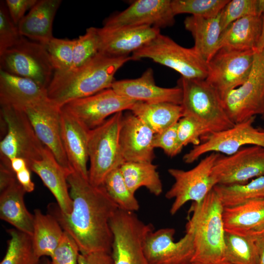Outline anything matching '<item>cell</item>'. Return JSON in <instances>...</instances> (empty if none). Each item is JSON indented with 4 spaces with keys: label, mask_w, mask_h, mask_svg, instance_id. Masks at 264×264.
<instances>
[{
    "label": "cell",
    "mask_w": 264,
    "mask_h": 264,
    "mask_svg": "<svg viewBox=\"0 0 264 264\" xmlns=\"http://www.w3.org/2000/svg\"><path fill=\"white\" fill-rule=\"evenodd\" d=\"M212 174L218 184L223 185L244 184L264 176V147L249 145L230 155L220 154L215 162Z\"/></svg>",
    "instance_id": "15"
},
{
    "label": "cell",
    "mask_w": 264,
    "mask_h": 264,
    "mask_svg": "<svg viewBox=\"0 0 264 264\" xmlns=\"http://www.w3.org/2000/svg\"><path fill=\"white\" fill-rule=\"evenodd\" d=\"M40 264H52L51 261L47 258H43L41 259Z\"/></svg>",
    "instance_id": "53"
},
{
    "label": "cell",
    "mask_w": 264,
    "mask_h": 264,
    "mask_svg": "<svg viewBox=\"0 0 264 264\" xmlns=\"http://www.w3.org/2000/svg\"><path fill=\"white\" fill-rule=\"evenodd\" d=\"M79 248L72 237L64 232L62 239L51 257L52 264H77Z\"/></svg>",
    "instance_id": "43"
},
{
    "label": "cell",
    "mask_w": 264,
    "mask_h": 264,
    "mask_svg": "<svg viewBox=\"0 0 264 264\" xmlns=\"http://www.w3.org/2000/svg\"><path fill=\"white\" fill-rule=\"evenodd\" d=\"M220 154L210 153L189 170L168 169L169 174L175 180L165 194L167 199H174L170 210L172 215L176 214L189 201L200 203L218 184L212 174V169Z\"/></svg>",
    "instance_id": "10"
},
{
    "label": "cell",
    "mask_w": 264,
    "mask_h": 264,
    "mask_svg": "<svg viewBox=\"0 0 264 264\" xmlns=\"http://www.w3.org/2000/svg\"><path fill=\"white\" fill-rule=\"evenodd\" d=\"M22 37L10 16L5 0H0V53L17 44Z\"/></svg>",
    "instance_id": "42"
},
{
    "label": "cell",
    "mask_w": 264,
    "mask_h": 264,
    "mask_svg": "<svg viewBox=\"0 0 264 264\" xmlns=\"http://www.w3.org/2000/svg\"><path fill=\"white\" fill-rule=\"evenodd\" d=\"M72 200L70 213L65 214L51 204L50 214L77 244L81 253L104 251L111 253L113 234L110 220L119 207L102 186H95L72 169L67 176Z\"/></svg>",
    "instance_id": "1"
},
{
    "label": "cell",
    "mask_w": 264,
    "mask_h": 264,
    "mask_svg": "<svg viewBox=\"0 0 264 264\" xmlns=\"http://www.w3.org/2000/svg\"><path fill=\"white\" fill-rule=\"evenodd\" d=\"M255 51L221 47L207 63L205 80L217 90L221 99L247 80L252 69Z\"/></svg>",
    "instance_id": "12"
},
{
    "label": "cell",
    "mask_w": 264,
    "mask_h": 264,
    "mask_svg": "<svg viewBox=\"0 0 264 264\" xmlns=\"http://www.w3.org/2000/svg\"><path fill=\"white\" fill-rule=\"evenodd\" d=\"M0 70L30 79L46 89L55 71L44 45L24 37L0 53Z\"/></svg>",
    "instance_id": "8"
},
{
    "label": "cell",
    "mask_w": 264,
    "mask_h": 264,
    "mask_svg": "<svg viewBox=\"0 0 264 264\" xmlns=\"http://www.w3.org/2000/svg\"><path fill=\"white\" fill-rule=\"evenodd\" d=\"M33 216L32 239L35 252L40 258L44 256L51 258L65 231L51 214L45 215L39 209H36Z\"/></svg>",
    "instance_id": "31"
},
{
    "label": "cell",
    "mask_w": 264,
    "mask_h": 264,
    "mask_svg": "<svg viewBox=\"0 0 264 264\" xmlns=\"http://www.w3.org/2000/svg\"><path fill=\"white\" fill-rule=\"evenodd\" d=\"M175 234L172 228L148 233L143 250L149 264H191L194 254L192 231L186 227L185 235L176 242Z\"/></svg>",
    "instance_id": "17"
},
{
    "label": "cell",
    "mask_w": 264,
    "mask_h": 264,
    "mask_svg": "<svg viewBox=\"0 0 264 264\" xmlns=\"http://www.w3.org/2000/svg\"><path fill=\"white\" fill-rule=\"evenodd\" d=\"M194 40L193 47L208 63L219 49L222 30L220 14L213 18L190 16L184 21Z\"/></svg>",
    "instance_id": "28"
},
{
    "label": "cell",
    "mask_w": 264,
    "mask_h": 264,
    "mask_svg": "<svg viewBox=\"0 0 264 264\" xmlns=\"http://www.w3.org/2000/svg\"><path fill=\"white\" fill-rule=\"evenodd\" d=\"M77 264H113L110 253L95 251L88 253H80Z\"/></svg>",
    "instance_id": "46"
},
{
    "label": "cell",
    "mask_w": 264,
    "mask_h": 264,
    "mask_svg": "<svg viewBox=\"0 0 264 264\" xmlns=\"http://www.w3.org/2000/svg\"><path fill=\"white\" fill-rule=\"evenodd\" d=\"M99 53L127 56L156 37L160 29L148 25L97 28Z\"/></svg>",
    "instance_id": "19"
},
{
    "label": "cell",
    "mask_w": 264,
    "mask_h": 264,
    "mask_svg": "<svg viewBox=\"0 0 264 264\" xmlns=\"http://www.w3.org/2000/svg\"><path fill=\"white\" fill-rule=\"evenodd\" d=\"M111 88L119 94L135 101L148 103L167 102L181 105V89L163 88L157 86L151 68L135 79L114 81Z\"/></svg>",
    "instance_id": "21"
},
{
    "label": "cell",
    "mask_w": 264,
    "mask_h": 264,
    "mask_svg": "<svg viewBox=\"0 0 264 264\" xmlns=\"http://www.w3.org/2000/svg\"><path fill=\"white\" fill-rule=\"evenodd\" d=\"M262 118L264 120V114L262 115Z\"/></svg>",
    "instance_id": "55"
},
{
    "label": "cell",
    "mask_w": 264,
    "mask_h": 264,
    "mask_svg": "<svg viewBox=\"0 0 264 264\" xmlns=\"http://www.w3.org/2000/svg\"><path fill=\"white\" fill-rule=\"evenodd\" d=\"M131 57L133 61L150 59L186 78L205 79L207 75V62L193 47H183L161 33L133 52Z\"/></svg>",
    "instance_id": "7"
},
{
    "label": "cell",
    "mask_w": 264,
    "mask_h": 264,
    "mask_svg": "<svg viewBox=\"0 0 264 264\" xmlns=\"http://www.w3.org/2000/svg\"><path fill=\"white\" fill-rule=\"evenodd\" d=\"M224 207L213 189L199 204L194 202L186 227L193 234L194 254L191 264H219L225 260Z\"/></svg>",
    "instance_id": "3"
},
{
    "label": "cell",
    "mask_w": 264,
    "mask_h": 264,
    "mask_svg": "<svg viewBox=\"0 0 264 264\" xmlns=\"http://www.w3.org/2000/svg\"><path fill=\"white\" fill-rule=\"evenodd\" d=\"M155 133H160L183 116L180 105L167 102L148 103L137 101L131 110Z\"/></svg>",
    "instance_id": "30"
},
{
    "label": "cell",
    "mask_w": 264,
    "mask_h": 264,
    "mask_svg": "<svg viewBox=\"0 0 264 264\" xmlns=\"http://www.w3.org/2000/svg\"><path fill=\"white\" fill-rule=\"evenodd\" d=\"M219 264H231V263H229V262H228L227 261H223V262H221V263H220Z\"/></svg>",
    "instance_id": "54"
},
{
    "label": "cell",
    "mask_w": 264,
    "mask_h": 264,
    "mask_svg": "<svg viewBox=\"0 0 264 264\" xmlns=\"http://www.w3.org/2000/svg\"><path fill=\"white\" fill-rule=\"evenodd\" d=\"M252 15L259 16L258 0H229L220 13L222 31L235 21Z\"/></svg>",
    "instance_id": "40"
},
{
    "label": "cell",
    "mask_w": 264,
    "mask_h": 264,
    "mask_svg": "<svg viewBox=\"0 0 264 264\" xmlns=\"http://www.w3.org/2000/svg\"><path fill=\"white\" fill-rule=\"evenodd\" d=\"M131 56L115 57L102 53L82 65L54 71L47 88V97L61 107L72 100L88 97L111 88L114 76Z\"/></svg>",
    "instance_id": "2"
},
{
    "label": "cell",
    "mask_w": 264,
    "mask_h": 264,
    "mask_svg": "<svg viewBox=\"0 0 264 264\" xmlns=\"http://www.w3.org/2000/svg\"><path fill=\"white\" fill-rule=\"evenodd\" d=\"M1 125L6 133L0 142V162L10 167L15 157L26 160L29 168L32 161L42 157L45 146L37 136L24 110L0 106Z\"/></svg>",
    "instance_id": "6"
},
{
    "label": "cell",
    "mask_w": 264,
    "mask_h": 264,
    "mask_svg": "<svg viewBox=\"0 0 264 264\" xmlns=\"http://www.w3.org/2000/svg\"><path fill=\"white\" fill-rule=\"evenodd\" d=\"M255 117L235 124L226 130L206 135L202 143L194 146L184 155V162L192 163L202 155L211 153L230 155L246 146L264 147V130L253 126Z\"/></svg>",
    "instance_id": "13"
},
{
    "label": "cell",
    "mask_w": 264,
    "mask_h": 264,
    "mask_svg": "<svg viewBox=\"0 0 264 264\" xmlns=\"http://www.w3.org/2000/svg\"><path fill=\"white\" fill-rule=\"evenodd\" d=\"M123 113L119 112L112 115L89 131L88 179L95 186H101L106 176L125 162L119 141Z\"/></svg>",
    "instance_id": "5"
},
{
    "label": "cell",
    "mask_w": 264,
    "mask_h": 264,
    "mask_svg": "<svg viewBox=\"0 0 264 264\" xmlns=\"http://www.w3.org/2000/svg\"><path fill=\"white\" fill-rule=\"evenodd\" d=\"M97 27H90L86 33L74 39L73 65L71 68L85 64L99 53Z\"/></svg>",
    "instance_id": "39"
},
{
    "label": "cell",
    "mask_w": 264,
    "mask_h": 264,
    "mask_svg": "<svg viewBox=\"0 0 264 264\" xmlns=\"http://www.w3.org/2000/svg\"><path fill=\"white\" fill-rule=\"evenodd\" d=\"M46 97V89L33 80L0 70V106L23 110Z\"/></svg>",
    "instance_id": "24"
},
{
    "label": "cell",
    "mask_w": 264,
    "mask_h": 264,
    "mask_svg": "<svg viewBox=\"0 0 264 264\" xmlns=\"http://www.w3.org/2000/svg\"><path fill=\"white\" fill-rule=\"evenodd\" d=\"M30 171L29 168H26L16 174L18 182L24 189L26 193L32 192L35 188L34 183L31 180Z\"/></svg>",
    "instance_id": "48"
},
{
    "label": "cell",
    "mask_w": 264,
    "mask_h": 264,
    "mask_svg": "<svg viewBox=\"0 0 264 264\" xmlns=\"http://www.w3.org/2000/svg\"><path fill=\"white\" fill-rule=\"evenodd\" d=\"M29 169L40 177L54 196L61 212L65 214L70 213L72 200L68 191L67 176L71 171L63 168L46 147L42 157L32 161Z\"/></svg>",
    "instance_id": "23"
},
{
    "label": "cell",
    "mask_w": 264,
    "mask_h": 264,
    "mask_svg": "<svg viewBox=\"0 0 264 264\" xmlns=\"http://www.w3.org/2000/svg\"><path fill=\"white\" fill-rule=\"evenodd\" d=\"M225 260L232 264H259L256 244L249 235L225 232Z\"/></svg>",
    "instance_id": "35"
},
{
    "label": "cell",
    "mask_w": 264,
    "mask_h": 264,
    "mask_svg": "<svg viewBox=\"0 0 264 264\" xmlns=\"http://www.w3.org/2000/svg\"><path fill=\"white\" fill-rule=\"evenodd\" d=\"M223 107L235 124L264 114V49L256 50L245 82L222 99Z\"/></svg>",
    "instance_id": "11"
},
{
    "label": "cell",
    "mask_w": 264,
    "mask_h": 264,
    "mask_svg": "<svg viewBox=\"0 0 264 264\" xmlns=\"http://www.w3.org/2000/svg\"><path fill=\"white\" fill-rule=\"evenodd\" d=\"M156 165L150 162L126 161L119 167L125 182L132 193L135 194L144 187L153 195L158 196L163 186Z\"/></svg>",
    "instance_id": "32"
},
{
    "label": "cell",
    "mask_w": 264,
    "mask_h": 264,
    "mask_svg": "<svg viewBox=\"0 0 264 264\" xmlns=\"http://www.w3.org/2000/svg\"><path fill=\"white\" fill-rule=\"evenodd\" d=\"M23 110L41 142L63 168L71 171L62 139L61 107L46 97Z\"/></svg>",
    "instance_id": "16"
},
{
    "label": "cell",
    "mask_w": 264,
    "mask_h": 264,
    "mask_svg": "<svg viewBox=\"0 0 264 264\" xmlns=\"http://www.w3.org/2000/svg\"><path fill=\"white\" fill-rule=\"evenodd\" d=\"M170 0H137L126 9L106 18L105 27L148 25L160 28L175 22Z\"/></svg>",
    "instance_id": "18"
},
{
    "label": "cell",
    "mask_w": 264,
    "mask_h": 264,
    "mask_svg": "<svg viewBox=\"0 0 264 264\" xmlns=\"http://www.w3.org/2000/svg\"><path fill=\"white\" fill-rule=\"evenodd\" d=\"M136 102L119 94L111 88L88 97L72 100L61 108L91 130L116 113L130 111Z\"/></svg>",
    "instance_id": "14"
},
{
    "label": "cell",
    "mask_w": 264,
    "mask_h": 264,
    "mask_svg": "<svg viewBox=\"0 0 264 264\" xmlns=\"http://www.w3.org/2000/svg\"><path fill=\"white\" fill-rule=\"evenodd\" d=\"M7 232L10 239L0 264H40L41 258L35 252L32 236L16 228Z\"/></svg>",
    "instance_id": "34"
},
{
    "label": "cell",
    "mask_w": 264,
    "mask_h": 264,
    "mask_svg": "<svg viewBox=\"0 0 264 264\" xmlns=\"http://www.w3.org/2000/svg\"><path fill=\"white\" fill-rule=\"evenodd\" d=\"M264 27V17L248 16L232 22L222 31L219 49L256 50Z\"/></svg>",
    "instance_id": "27"
},
{
    "label": "cell",
    "mask_w": 264,
    "mask_h": 264,
    "mask_svg": "<svg viewBox=\"0 0 264 264\" xmlns=\"http://www.w3.org/2000/svg\"><path fill=\"white\" fill-rule=\"evenodd\" d=\"M10 164L12 170L15 174L26 168H29L26 160L21 157L12 158L10 161Z\"/></svg>",
    "instance_id": "50"
},
{
    "label": "cell",
    "mask_w": 264,
    "mask_h": 264,
    "mask_svg": "<svg viewBox=\"0 0 264 264\" xmlns=\"http://www.w3.org/2000/svg\"><path fill=\"white\" fill-rule=\"evenodd\" d=\"M25 193L17 180L0 192V218L16 229L32 236L34 216L25 206L24 201Z\"/></svg>",
    "instance_id": "29"
},
{
    "label": "cell",
    "mask_w": 264,
    "mask_h": 264,
    "mask_svg": "<svg viewBox=\"0 0 264 264\" xmlns=\"http://www.w3.org/2000/svg\"><path fill=\"white\" fill-rule=\"evenodd\" d=\"M177 123L160 133L155 134L154 137L153 144L154 148L161 149L170 157L176 156L183 148L178 138Z\"/></svg>",
    "instance_id": "44"
},
{
    "label": "cell",
    "mask_w": 264,
    "mask_h": 264,
    "mask_svg": "<svg viewBox=\"0 0 264 264\" xmlns=\"http://www.w3.org/2000/svg\"><path fill=\"white\" fill-rule=\"evenodd\" d=\"M263 49H264V27L260 41L259 42L256 50H260Z\"/></svg>",
    "instance_id": "52"
},
{
    "label": "cell",
    "mask_w": 264,
    "mask_h": 264,
    "mask_svg": "<svg viewBox=\"0 0 264 264\" xmlns=\"http://www.w3.org/2000/svg\"><path fill=\"white\" fill-rule=\"evenodd\" d=\"M259 15L264 17V0H258Z\"/></svg>",
    "instance_id": "51"
},
{
    "label": "cell",
    "mask_w": 264,
    "mask_h": 264,
    "mask_svg": "<svg viewBox=\"0 0 264 264\" xmlns=\"http://www.w3.org/2000/svg\"><path fill=\"white\" fill-rule=\"evenodd\" d=\"M229 0H173L175 15L188 13L191 16L213 18L219 15Z\"/></svg>",
    "instance_id": "37"
},
{
    "label": "cell",
    "mask_w": 264,
    "mask_h": 264,
    "mask_svg": "<svg viewBox=\"0 0 264 264\" xmlns=\"http://www.w3.org/2000/svg\"><path fill=\"white\" fill-rule=\"evenodd\" d=\"M16 176L10 166L0 163V191L2 192L17 181Z\"/></svg>",
    "instance_id": "47"
},
{
    "label": "cell",
    "mask_w": 264,
    "mask_h": 264,
    "mask_svg": "<svg viewBox=\"0 0 264 264\" xmlns=\"http://www.w3.org/2000/svg\"><path fill=\"white\" fill-rule=\"evenodd\" d=\"M253 239L259 256V264H264V227L249 234Z\"/></svg>",
    "instance_id": "49"
},
{
    "label": "cell",
    "mask_w": 264,
    "mask_h": 264,
    "mask_svg": "<svg viewBox=\"0 0 264 264\" xmlns=\"http://www.w3.org/2000/svg\"><path fill=\"white\" fill-rule=\"evenodd\" d=\"M74 39L53 37L44 45L55 71L70 69L73 65Z\"/></svg>",
    "instance_id": "38"
},
{
    "label": "cell",
    "mask_w": 264,
    "mask_h": 264,
    "mask_svg": "<svg viewBox=\"0 0 264 264\" xmlns=\"http://www.w3.org/2000/svg\"><path fill=\"white\" fill-rule=\"evenodd\" d=\"M177 133L181 146L192 144L196 146L201 143V139L208 134L205 128L195 118L183 116L177 123Z\"/></svg>",
    "instance_id": "41"
},
{
    "label": "cell",
    "mask_w": 264,
    "mask_h": 264,
    "mask_svg": "<svg viewBox=\"0 0 264 264\" xmlns=\"http://www.w3.org/2000/svg\"><path fill=\"white\" fill-rule=\"evenodd\" d=\"M177 86L182 92L180 105L183 116L196 119L208 134L226 130L235 125L223 107L221 98L205 79L181 77Z\"/></svg>",
    "instance_id": "4"
},
{
    "label": "cell",
    "mask_w": 264,
    "mask_h": 264,
    "mask_svg": "<svg viewBox=\"0 0 264 264\" xmlns=\"http://www.w3.org/2000/svg\"><path fill=\"white\" fill-rule=\"evenodd\" d=\"M214 189L224 207L235 206L249 199L264 198V176L254 178L244 184H218Z\"/></svg>",
    "instance_id": "33"
},
{
    "label": "cell",
    "mask_w": 264,
    "mask_h": 264,
    "mask_svg": "<svg viewBox=\"0 0 264 264\" xmlns=\"http://www.w3.org/2000/svg\"><path fill=\"white\" fill-rule=\"evenodd\" d=\"M61 0H38L18 24L21 35L45 45L54 37L52 27Z\"/></svg>",
    "instance_id": "25"
},
{
    "label": "cell",
    "mask_w": 264,
    "mask_h": 264,
    "mask_svg": "<svg viewBox=\"0 0 264 264\" xmlns=\"http://www.w3.org/2000/svg\"><path fill=\"white\" fill-rule=\"evenodd\" d=\"M113 234L111 256L113 264H149L143 245L145 237L153 230L133 212L118 209L110 220Z\"/></svg>",
    "instance_id": "9"
},
{
    "label": "cell",
    "mask_w": 264,
    "mask_h": 264,
    "mask_svg": "<svg viewBox=\"0 0 264 264\" xmlns=\"http://www.w3.org/2000/svg\"><path fill=\"white\" fill-rule=\"evenodd\" d=\"M61 129L63 144L71 169L88 179L87 162L89 130L61 108Z\"/></svg>",
    "instance_id": "22"
},
{
    "label": "cell",
    "mask_w": 264,
    "mask_h": 264,
    "mask_svg": "<svg viewBox=\"0 0 264 264\" xmlns=\"http://www.w3.org/2000/svg\"><path fill=\"white\" fill-rule=\"evenodd\" d=\"M222 218L227 232L246 235L262 229L264 227V198L224 207Z\"/></svg>",
    "instance_id": "26"
},
{
    "label": "cell",
    "mask_w": 264,
    "mask_h": 264,
    "mask_svg": "<svg viewBox=\"0 0 264 264\" xmlns=\"http://www.w3.org/2000/svg\"><path fill=\"white\" fill-rule=\"evenodd\" d=\"M154 134L131 111L123 113L119 141L125 161L152 162L155 157L153 144Z\"/></svg>",
    "instance_id": "20"
},
{
    "label": "cell",
    "mask_w": 264,
    "mask_h": 264,
    "mask_svg": "<svg viewBox=\"0 0 264 264\" xmlns=\"http://www.w3.org/2000/svg\"><path fill=\"white\" fill-rule=\"evenodd\" d=\"M101 186L119 209L133 212L139 209V203L128 187L119 168L110 172Z\"/></svg>",
    "instance_id": "36"
},
{
    "label": "cell",
    "mask_w": 264,
    "mask_h": 264,
    "mask_svg": "<svg viewBox=\"0 0 264 264\" xmlns=\"http://www.w3.org/2000/svg\"><path fill=\"white\" fill-rule=\"evenodd\" d=\"M38 0H6L8 11L14 22L18 25L25 16L26 12L30 10Z\"/></svg>",
    "instance_id": "45"
}]
</instances>
